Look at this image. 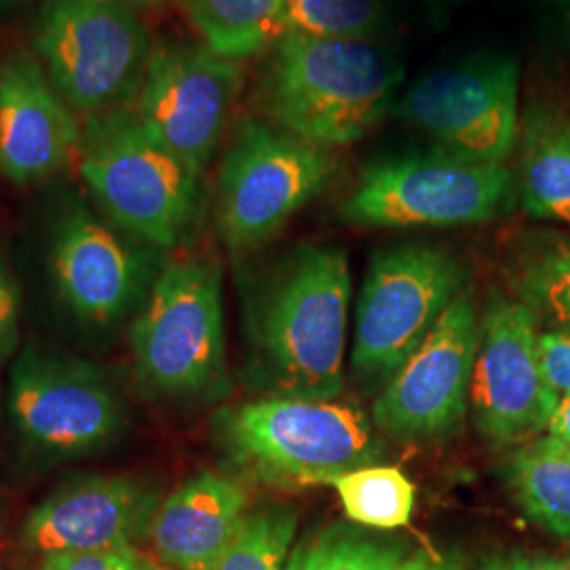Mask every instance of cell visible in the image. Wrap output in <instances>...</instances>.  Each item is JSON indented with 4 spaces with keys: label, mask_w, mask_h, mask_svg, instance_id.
<instances>
[{
    "label": "cell",
    "mask_w": 570,
    "mask_h": 570,
    "mask_svg": "<svg viewBox=\"0 0 570 570\" xmlns=\"http://www.w3.org/2000/svg\"><path fill=\"white\" fill-rule=\"evenodd\" d=\"M402 77L374 39L282 35L266 70V112L305 142L345 146L383 121Z\"/></svg>",
    "instance_id": "cell-1"
},
{
    "label": "cell",
    "mask_w": 570,
    "mask_h": 570,
    "mask_svg": "<svg viewBox=\"0 0 570 570\" xmlns=\"http://www.w3.org/2000/svg\"><path fill=\"white\" fill-rule=\"evenodd\" d=\"M351 271L341 247L296 249L256 308V345L282 397L330 402L345 389Z\"/></svg>",
    "instance_id": "cell-2"
},
{
    "label": "cell",
    "mask_w": 570,
    "mask_h": 570,
    "mask_svg": "<svg viewBox=\"0 0 570 570\" xmlns=\"http://www.w3.org/2000/svg\"><path fill=\"white\" fill-rule=\"evenodd\" d=\"M79 150L82 180L115 225L159 247L183 239L199 171L148 136L134 108L89 117Z\"/></svg>",
    "instance_id": "cell-3"
},
{
    "label": "cell",
    "mask_w": 570,
    "mask_h": 570,
    "mask_svg": "<svg viewBox=\"0 0 570 570\" xmlns=\"http://www.w3.org/2000/svg\"><path fill=\"white\" fill-rule=\"evenodd\" d=\"M468 273L442 247L404 244L374 254L355 315L351 367L357 383L385 387L423 345Z\"/></svg>",
    "instance_id": "cell-4"
},
{
    "label": "cell",
    "mask_w": 570,
    "mask_h": 570,
    "mask_svg": "<svg viewBox=\"0 0 570 570\" xmlns=\"http://www.w3.org/2000/svg\"><path fill=\"white\" fill-rule=\"evenodd\" d=\"M226 446L268 482L326 484L327 478L374 465L381 444L360 407L341 402L266 397L228 412Z\"/></svg>",
    "instance_id": "cell-5"
},
{
    "label": "cell",
    "mask_w": 570,
    "mask_h": 570,
    "mask_svg": "<svg viewBox=\"0 0 570 570\" xmlns=\"http://www.w3.org/2000/svg\"><path fill=\"white\" fill-rule=\"evenodd\" d=\"M136 374L165 397H193L225 376L223 273L214 261L186 258L165 268L131 326Z\"/></svg>",
    "instance_id": "cell-6"
},
{
    "label": "cell",
    "mask_w": 570,
    "mask_h": 570,
    "mask_svg": "<svg viewBox=\"0 0 570 570\" xmlns=\"http://www.w3.org/2000/svg\"><path fill=\"white\" fill-rule=\"evenodd\" d=\"M35 47L51 85L87 119L134 100L150 56L134 9L87 0H42Z\"/></svg>",
    "instance_id": "cell-7"
},
{
    "label": "cell",
    "mask_w": 570,
    "mask_h": 570,
    "mask_svg": "<svg viewBox=\"0 0 570 570\" xmlns=\"http://www.w3.org/2000/svg\"><path fill=\"white\" fill-rule=\"evenodd\" d=\"M511 184L503 164L412 153L367 167L341 214L346 223L383 228L478 225L503 209Z\"/></svg>",
    "instance_id": "cell-8"
},
{
    "label": "cell",
    "mask_w": 570,
    "mask_h": 570,
    "mask_svg": "<svg viewBox=\"0 0 570 570\" xmlns=\"http://www.w3.org/2000/svg\"><path fill=\"white\" fill-rule=\"evenodd\" d=\"M332 174L334 161L324 148L265 122H242L218 180L226 247L239 254L266 244L326 188Z\"/></svg>",
    "instance_id": "cell-9"
},
{
    "label": "cell",
    "mask_w": 570,
    "mask_h": 570,
    "mask_svg": "<svg viewBox=\"0 0 570 570\" xmlns=\"http://www.w3.org/2000/svg\"><path fill=\"white\" fill-rule=\"evenodd\" d=\"M520 68L508 56H473L414 82L395 115L452 157L503 164L520 131Z\"/></svg>",
    "instance_id": "cell-10"
},
{
    "label": "cell",
    "mask_w": 570,
    "mask_h": 570,
    "mask_svg": "<svg viewBox=\"0 0 570 570\" xmlns=\"http://www.w3.org/2000/svg\"><path fill=\"white\" fill-rule=\"evenodd\" d=\"M537 315L520 301L492 294L478 322L469 407L478 431L510 446L550 428L560 397L543 379Z\"/></svg>",
    "instance_id": "cell-11"
},
{
    "label": "cell",
    "mask_w": 570,
    "mask_h": 570,
    "mask_svg": "<svg viewBox=\"0 0 570 570\" xmlns=\"http://www.w3.org/2000/svg\"><path fill=\"white\" fill-rule=\"evenodd\" d=\"M9 412L28 444L60 456L102 449L117 438L125 416L100 370L32 346L11 370Z\"/></svg>",
    "instance_id": "cell-12"
},
{
    "label": "cell",
    "mask_w": 570,
    "mask_h": 570,
    "mask_svg": "<svg viewBox=\"0 0 570 570\" xmlns=\"http://www.w3.org/2000/svg\"><path fill=\"white\" fill-rule=\"evenodd\" d=\"M239 79L237 61L205 45L159 42L146 61L134 115L148 136L202 171L220 142Z\"/></svg>",
    "instance_id": "cell-13"
},
{
    "label": "cell",
    "mask_w": 570,
    "mask_h": 570,
    "mask_svg": "<svg viewBox=\"0 0 570 570\" xmlns=\"http://www.w3.org/2000/svg\"><path fill=\"white\" fill-rule=\"evenodd\" d=\"M475 343L478 313L465 287L376 397V428L395 440H435L459 428L469 407Z\"/></svg>",
    "instance_id": "cell-14"
},
{
    "label": "cell",
    "mask_w": 570,
    "mask_h": 570,
    "mask_svg": "<svg viewBox=\"0 0 570 570\" xmlns=\"http://www.w3.org/2000/svg\"><path fill=\"white\" fill-rule=\"evenodd\" d=\"M75 110L28 53L0 61V174L30 184L58 171L81 146Z\"/></svg>",
    "instance_id": "cell-15"
},
{
    "label": "cell",
    "mask_w": 570,
    "mask_h": 570,
    "mask_svg": "<svg viewBox=\"0 0 570 570\" xmlns=\"http://www.w3.org/2000/svg\"><path fill=\"white\" fill-rule=\"evenodd\" d=\"M51 271L63 303L79 320L98 326L122 317L142 282L136 252L81 205L58 220Z\"/></svg>",
    "instance_id": "cell-16"
},
{
    "label": "cell",
    "mask_w": 570,
    "mask_h": 570,
    "mask_svg": "<svg viewBox=\"0 0 570 570\" xmlns=\"http://www.w3.org/2000/svg\"><path fill=\"white\" fill-rule=\"evenodd\" d=\"M144 510V492L129 478H77L28 513L21 543L42 556L125 548L140 529Z\"/></svg>",
    "instance_id": "cell-17"
},
{
    "label": "cell",
    "mask_w": 570,
    "mask_h": 570,
    "mask_svg": "<svg viewBox=\"0 0 570 570\" xmlns=\"http://www.w3.org/2000/svg\"><path fill=\"white\" fill-rule=\"evenodd\" d=\"M247 515V492L223 473L204 471L174 490L150 522L157 556L176 570H205Z\"/></svg>",
    "instance_id": "cell-18"
},
{
    "label": "cell",
    "mask_w": 570,
    "mask_h": 570,
    "mask_svg": "<svg viewBox=\"0 0 570 570\" xmlns=\"http://www.w3.org/2000/svg\"><path fill=\"white\" fill-rule=\"evenodd\" d=\"M522 204L532 216L570 226V119L539 108L524 125Z\"/></svg>",
    "instance_id": "cell-19"
},
{
    "label": "cell",
    "mask_w": 570,
    "mask_h": 570,
    "mask_svg": "<svg viewBox=\"0 0 570 570\" xmlns=\"http://www.w3.org/2000/svg\"><path fill=\"white\" fill-rule=\"evenodd\" d=\"M508 480L532 522L570 541V444L548 435L515 450Z\"/></svg>",
    "instance_id": "cell-20"
},
{
    "label": "cell",
    "mask_w": 570,
    "mask_h": 570,
    "mask_svg": "<svg viewBox=\"0 0 570 570\" xmlns=\"http://www.w3.org/2000/svg\"><path fill=\"white\" fill-rule=\"evenodd\" d=\"M204 45L226 60H244L282 37L285 0H178Z\"/></svg>",
    "instance_id": "cell-21"
},
{
    "label": "cell",
    "mask_w": 570,
    "mask_h": 570,
    "mask_svg": "<svg viewBox=\"0 0 570 570\" xmlns=\"http://www.w3.org/2000/svg\"><path fill=\"white\" fill-rule=\"evenodd\" d=\"M336 490L346 518L360 527L393 530L412 520L416 489L402 469L366 465L327 478Z\"/></svg>",
    "instance_id": "cell-22"
},
{
    "label": "cell",
    "mask_w": 570,
    "mask_h": 570,
    "mask_svg": "<svg viewBox=\"0 0 570 570\" xmlns=\"http://www.w3.org/2000/svg\"><path fill=\"white\" fill-rule=\"evenodd\" d=\"M397 539L336 524L292 553L285 570H397L406 560Z\"/></svg>",
    "instance_id": "cell-23"
},
{
    "label": "cell",
    "mask_w": 570,
    "mask_h": 570,
    "mask_svg": "<svg viewBox=\"0 0 570 570\" xmlns=\"http://www.w3.org/2000/svg\"><path fill=\"white\" fill-rule=\"evenodd\" d=\"M298 527L292 508L247 511L225 550L205 570H285Z\"/></svg>",
    "instance_id": "cell-24"
},
{
    "label": "cell",
    "mask_w": 570,
    "mask_h": 570,
    "mask_svg": "<svg viewBox=\"0 0 570 570\" xmlns=\"http://www.w3.org/2000/svg\"><path fill=\"white\" fill-rule=\"evenodd\" d=\"M385 23V0H285L282 35L372 39Z\"/></svg>",
    "instance_id": "cell-25"
},
{
    "label": "cell",
    "mask_w": 570,
    "mask_h": 570,
    "mask_svg": "<svg viewBox=\"0 0 570 570\" xmlns=\"http://www.w3.org/2000/svg\"><path fill=\"white\" fill-rule=\"evenodd\" d=\"M518 301L570 330V239L534 254L515 275Z\"/></svg>",
    "instance_id": "cell-26"
},
{
    "label": "cell",
    "mask_w": 570,
    "mask_h": 570,
    "mask_svg": "<svg viewBox=\"0 0 570 570\" xmlns=\"http://www.w3.org/2000/svg\"><path fill=\"white\" fill-rule=\"evenodd\" d=\"M41 570H150L134 546L112 550L49 553Z\"/></svg>",
    "instance_id": "cell-27"
},
{
    "label": "cell",
    "mask_w": 570,
    "mask_h": 570,
    "mask_svg": "<svg viewBox=\"0 0 570 570\" xmlns=\"http://www.w3.org/2000/svg\"><path fill=\"white\" fill-rule=\"evenodd\" d=\"M539 366L558 397H570V334L541 332L537 338Z\"/></svg>",
    "instance_id": "cell-28"
},
{
    "label": "cell",
    "mask_w": 570,
    "mask_h": 570,
    "mask_svg": "<svg viewBox=\"0 0 570 570\" xmlns=\"http://www.w3.org/2000/svg\"><path fill=\"white\" fill-rule=\"evenodd\" d=\"M21 292L9 266L0 261V364L20 343Z\"/></svg>",
    "instance_id": "cell-29"
},
{
    "label": "cell",
    "mask_w": 570,
    "mask_h": 570,
    "mask_svg": "<svg viewBox=\"0 0 570 570\" xmlns=\"http://www.w3.org/2000/svg\"><path fill=\"white\" fill-rule=\"evenodd\" d=\"M397 570H468L465 562L452 551H435L421 548L407 556Z\"/></svg>",
    "instance_id": "cell-30"
},
{
    "label": "cell",
    "mask_w": 570,
    "mask_h": 570,
    "mask_svg": "<svg viewBox=\"0 0 570 570\" xmlns=\"http://www.w3.org/2000/svg\"><path fill=\"white\" fill-rule=\"evenodd\" d=\"M510 570H570L569 560L558 558H530V556H515L508 562Z\"/></svg>",
    "instance_id": "cell-31"
},
{
    "label": "cell",
    "mask_w": 570,
    "mask_h": 570,
    "mask_svg": "<svg viewBox=\"0 0 570 570\" xmlns=\"http://www.w3.org/2000/svg\"><path fill=\"white\" fill-rule=\"evenodd\" d=\"M551 438H558L570 444V397H560L558 406L551 414L550 428Z\"/></svg>",
    "instance_id": "cell-32"
},
{
    "label": "cell",
    "mask_w": 570,
    "mask_h": 570,
    "mask_svg": "<svg viewBox=\"0 0 570 570\" xmlns=\"http://www.w3.org/2000/svg\"><path fill=\"white\" fill-rule=\"evenodd\" d=\"M87 2H102V4H119V7H129V9H136V7H148V4H155L159 0H87Z\"/></svg>",
    "instance_id": "cell-33"
},
{
    "label": "cell",
    "mask_w": 570,
    "mask_h": 570,
    "mask_svg": "<svg viewBox=\"0 0 570 570\" xmlns=\"http://www.w3.org/2000/svg\"><path fill=\"white\" fill-rule=\"evenodd\" d=\"M480 570H510V567H508V562H503V560H499V558H492V560H489Z\"/></svg>",
    "instance_id": "cell-34"
},
{
    "label": "cell",
    "mask_w": 570,
    "mask_h": 570,
    "mask_svg": "<svg viewBox=\"0 0 570 570\" xmlns=\"http://www.w3.org/2000/svg\"><path fill=\"white\" fill-rule=\"evenodd\" d=\"M21 0H0V13H4V11H9V9H13V7H18Z\"/></svg>",
    "instance_id": "cell-35"
},
{
    "label": "cell",
    "mask_w": 570,
    "mask_h": 570,
    "mask_svg": "<svg viewBox=\"0 0 570 570\" xmlns=\"http://www.w3.org/2000/svg\"><path fill=\"white\" fill-rule=\"evenodd\" d=\"M0 532H2V515H0Z\"/></svg>",
    "instance_id": "cell-36"
},
{
    "label": "cell",
    "mask_w": 570,
    "mask_h": 570,
    "mask_svg": "<svg viewBox=\"0 0 570 570\" xmlns=\"http://www.w3.org/2000/svg\"><path fill=\"white\" fill-rule=\"evenodd\" d=\"M0 570H2V564H0Z\"/></svg>",
    "instance_id": "cell-37"
}]
</instances>
